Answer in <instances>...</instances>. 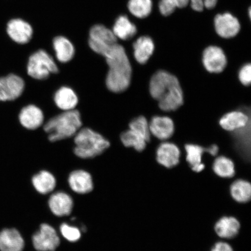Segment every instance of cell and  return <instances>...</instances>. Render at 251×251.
Returning <instances> with one entry per match:
<instances>
[{
    "instance_id": "1",
    "label": "cell",
    "mask_w": 251,
    "mask_h": 251,
    "mask_svg": "<svg viewBox=\"0 0 251 251\" xmlns=\"http://www.w3.org/2000/svg\"><path fill=\"white\" fill-rule=\"evenodd\" d=\"M150 92L162 111H175L183 105V93L177 78L164 71L157 72L151 79Z\"/></svg>"
},
{
    "instance_id": "2",
    "label": "cell",
    "mask_w": 251,
    "mask_h": 251,
    "mask_svg": "<svg viewBox=\"0 0 251 251\" xmlns=\"http://www.w3.org/2000/svg\"><path fill=\"white\" fill-rule=\"evenodd\" d=\"M103 56L109 67L106 86L115 93L124 92L129 87L131 76V65L124 47L116 43Z\"/></svg>"
},
{
    "instance_id": "3",
    "label": "cell",
    "mask_w": 251,
    "mask_h": 251,
    "mask_svg": "<svg viewBox=\"0 0 251 251\" xmlns=\"http://www.w3.org/2000/svg\"><path fill=\"white\" fill-rule=\"evenodd\" d=\"M81 125L79 112L73 109L65 111L50 119L44 128L49 134L50 141L55 142L73 136L80 129Z\"/></svg>"
},
{
    "instance_id": "4",
    "label": "cell",
    "mask_w": 251,
    "mask_h": 251,
    "mask_svg": "<svg viewBox=\"0 0 251 251\" xmlns=\"http://www.w3.org/2000/svg\"><path fill=\"white\" fill-rule=\"evenodd\" d=\"M75 143V154L83 159L93 158L101 154L110 146L107 140L89 128H84L78 131Z\"/></svg>"
},
{
    "instance_id": "5",
    "label": "cell",
    "mask_w": 251,
    "mask_h": 251,
    "mask_svg": "<svg viewBox=\"0 0 251 251\" xmlns=\"http://www.w3.org/2000/svg\"><path fill=\"white\" fill-rule=\"evenodd\" d=\"M58 68L54 59L45 50H40L30 56L27 73L37 80L46 79L50 74H56Z\"/></svg>"
},
{
    "instance_id": "6",
    "label": "cell",
    "mask_w": 251,
    "mask_h": 251,
    "mask_svg": "<svg viewBox=\"0 0 251 251\" xmlns=\"http://www.w3.org/2000/svg\"><path fill=\"white\" fill-rule=\"evenodd\" d=\"M116 43L117 38L112 30L102 25H96L91 28L89 44L90 48L97 54L104 56Z\"/></svg>"
},
{
    "instance_id": "7",
    "label": "cell",
    "mask_w": 251,
    "mask_h": 251,
    "mask_svg": "<svg viewBox=\"0 0 251 251\" xmlns=\"http://www.w3.org/2000/svg\"><path fill=\"white\" fill-rule=\"evenodd\" d=\"M33 244L37 251H54L60 244L55 229L48 224H42L33 236Z\"/></svg>"
},
{
    "instance_id": "8",
    "label": "cell",
    "mask_w": 251,
    "mask_h": 251,
    "mask_svg": "<svg viewBox=\"0 0 251 251\" xmlns=\"http://www.w3.org/2000/svg\"><path fill=\"white\" fill-rule=\"evenodd\" d=\"M24 81L17 75L11 74L0 77V101H13L21 96Z\"/></svg>"
},
{
    "instance_id": "9",
    "label": "cell",
    "mask_w": 251,
    "mask_h": 251,
    "mask_svg": "<svg viewBox=\"0 0 251 251\" xmlns=\"http://www.w3.org/2000/svg\"><path fill=\"white\" fill-rule=\"evenodd\" d=\"M214 25L216 32L219 36L225 39L235 37L239 33L241 29L239 21L228 12L216 15Z\"/></svg>"
},
{
    "instance_id": "10",
    "label": "cell",
    "mask_w": 251,
    "mask_h": 251,
    "mask_svg": "<svg viewBox=\"0 0 251 251\" xmlns=\"http://www.w3.org/2000/svg\"><path fill=\"white\" fill-rule=\"evenodd\" d=\"M202 62L206 70L211 73H221L227 65L226 56L217 46H209L204 50Z\"/></svg>"
},
{
    "instance_id": "11",
    "label": "cell",
    "mask_w": 251,
    "mask_h": 251,
    "mask_svg": "<svg viewBox=\"0 0 251 251\" xmlns=\"http://www.w3.org/2000/svg\"><path fill=\"white\" fill-rule=\"evenodd\" d=\"M7 33L14 42L24 45L32 38L33 30L31 25L20 18L12 19L7 25Z\"/></svg>"
},
{
    "instance_id": "12",
    "label": "cell",
    "mask_w": 251,
    "mask_h": 251,
    "mask_svg": "<svg viewBox=\"0 0 251 251\" xmlns=\"http://www.w3.org/2000/svg\"><path fill=\"white\" fill-rule=\"evenodd\" d=\"M156 154L157 162L166 168H174L180 161V150L175 144L162 143L157 149Z\"/></svg>"
},
{
    "instance_id": "13",
    "label": "cell",
    "mask_w": 251,
    "mask_h": 251,
    "mask_svg": "<svg viewBox=\"0 0 251 251\" xmlns=\"http://www.w3.org/2000/svg\"><path fill=\"white\" fill-rule=\"evenodd\" d=\"M24 246L23 238L16 229H4L0 233L1 251H23Z\"/></svg>"
},
{
    "instance_id": "14",
    "label": "cell",
    "mask_w": 251,
    "mask_h": 251,
    "mask_svg": "<svg viewBox=\"0 0 251 251\" xmlns=\"http://www.w3.org/2000/svg\"><path fill=\"white\" fill-rule=\"evenodd\" d=\"M151 134L161 140H166L174 133V122L166 117H153L149 124Z\"/></svg>"
},
{
    "instance_id": "15",
    "label": "cell",
    "mask_w": 251,
    "mask_h": 251,
    "mask_svg": "<svg viewBox=\"0 0 251 251\" xmlns=\"http://www.w3.org/2000/svg\"><path fill=\"white\" fill-rule=\"evenodd\" d=\"M49 205L55 215L64 216L70 215L73 209L74 202L72 198L67 193L58 192L50 197Z\"/></svg>"
},
{
    "instance_id": "16",
    "label": "cell",
    "mask_w": 251,
    "mask_h": 251,
    "mask_svg": "<svg viewBox=\"0 0 251 251\" xmlns=\"http://www.w3.org/2000/svg\"><path fill=\"white\" fill-rule=\"evenodd\" d=\"M20 123L27 129L34 130L43 123V113L39 108L33 105L25 106L19 116Z\"/></svg>"
},
{
    "instance_id": "17",
    "label": "cell",
    "mask_w": 251,
    "mask_h": 251,
    "mask_svg": "<svg viewBox=\"0 0 251 251\" xmlns=\"http://www.w3.org/2000/svg\"><path fill=\"white\" fill-rule=\"evenodd\" d=\"M250 115L246 112L233 111L227 113L219 121V124L224 129L235 131L244 128L251 124Z\"/></svg>"
},
{
    "instance_id": "18",
    "label": "cell",
    "mask_w": 251,
    "mask_h": 251,
    "mask_svg": "<svg viewBox=\"0 0 251 251\" xmlns=\"http://www.w3.org/2000/svg\"><path fill=\"white\" fill-rule=\"evenodd\" d=\"M72 190L78 194H87L93 189L92 176L89 173L78 170L71 173L68 179Z\"/></svg>"
},
{
    "instance_id": "19",
    "label": "cell",
    "mask_w": 251,
    "mask_h": 251,
    "mask_svg": "<svg viewBox=\"0 0 251 251\" xmlns=\"http://www.w3.org/2000/svg\"><path fill=\"white\" fill-rule=\"evenodd\" d=\"M214 229L218 237L231 239L239 233L240 223L232 216H224L216 223Z\"/></svg>"
},
{
    "instance_id": "20",
    "label": "cell",
    "mask_w": 251,
    "mask_h": 251,
    "mask_svg": "<svg viewBox=\"0 0 251 251\" xmlns=\"http://www.w3.org/2000/svg\"><path fill=\"white\" fill-rule=\"evenodd\" d=\"M134 56L140 64H145L153 54L155 46L149 36H141L133 44Z\"/></svg>"
},
{
    "instance_id": "21",
    "label": "cell",
    "mask_w": 251,
    "mask_h": 251,
    "mask_svg": "<svg viewBox=\"0 0 251 251\" xmlns=\"http://www.w3.org/2000/svg\"><path fill=\"white\" fill-rule=\"evenodd\" d=\"M185 150L187 153L186 161L192 171L196 173L203 171L205 165L202 162V156L204 153L207 152V148L196 144H187Z\"/></svg>"
},
{
    "instance_id": "22",
    "label": "cell",
    "mask_w": 251,
    "mask_h": 251,
    "mask_svg": "<svg viewBox=\"0 0 251 251\" xmlns=\"http://www.w3.org/2000/svg\"><path fill=\"white\" fill-rule=\"evenodd\" d=\"M112 31L117 39L127 40L136 35L137 27L127 16L121 15L116 20Z\"/></svg>"
},
{
    "instance_id": "23",
    "label": "cell",
    "mask_w": 251,
    "mask_h": 251,
    "mask_svg": "<svg viewBox=\"0 0 251 251\" xmlns=\"http://www.w3.org/2000/svg\"><path fill=\"white\" fill-rule=\"evenodd\" d=\"M54 101L59 108L68 111L76 107L78 98L76 93L71 88L63 87L56 92Z\"/></svg>"
},
{
    "instance_id": "24",
    "label": "cell",
    "mask_w": 251,
    "mask_h": 251,
    "mask_svg": "<svg viewBox=\"0 0 251 251\" xmlns=\"http://www.w3.org/2000/svg\"><path fill=\"white\" fill-rule=\"evenodd\" d=\"M56 58L59 62L66 63L70 61L75 55V48L70 40L63 36L56 37L53 40Z\"/></svg>"
},
{
    "instance_id": "25",
    "label": "cell",
    "mask_w": 251,
    "mask_h": 251,
    "mask_svg": "<svg viewBox=\"0 0 251 251\" xmlns=\"http://www.w3.org/2000/svg\"><path fill=\"white\" fill-rule=\"evenodd\" d=\"M32 183L39 193L46 194L54 190L56 186V180L51 173L43 171L34 176Z\"/></svg>"
},
{
    "instance_id": "26",
    "label": "cell",
    "mask_w": 251,
    "mask_h": 251,
    "mask_svg": "<svg viewBox=\"0 0 251 251\" xmlns=\"http://www.w3.org/2000/svg\"><path fill=\"white\" fill-rule=\"evenodd\" d=\"M230 195L238 203H247L251 198V185L249 181L239 179L233 182L230 187Z\"/></svg>"
},
{
    "instance_id": "27",
    "label": "cell",
    "mask_w": 251,
    "mask_h": 251,
    "mask_svg": "<svg viewBox=\"0 0 251 251\" xmlns=\"http://www.w3.org/2000/svg\"><path fill=\"white\" fill-rule=\"evenodd\" d=\"M212 168L215 174L222 178L233 177L235 173L233 162L224 156H219L215 160Z\"/></svg>"
},
{
    "instance_id": "28",
    "label": "cell",
    "mask_w": 251,
    "mask_h": 251,
    "mask_svg": "<svg viewBox=\"0 0 251 251\" xmlns=\"http://www.w3.org/2000/svg\"><path fill=\"white\" fill-rule=\"evenodd\" d=\"M127 8L134 17L145 18L152 11V0H128Z\"/></svg>"
},
{
    "instance_id": "29",
    "label": "cell",
    "mask_w": 251,
    "mask_h": 251,
    "mask_svg": "<svg viewBox=\"0 0 251 251\" xmlns=\"http://www.w3.org/2000/svg\"><path fill=\"white\" fill-rule=\"evenodd\" d=\"M121 141L125 147H133L137 151L141 152L146 149L147 141L140 135L129 129L121 134Z\"/></svg>"
},
{
    "instance_id": "30",
    "label": "cell",
    "mask_w": 251,
    "mask_h": 251,
    "mask_svg": "<svg viewBox=\"0 0 251 251\" xmlns=\"http://www.w3.org/2000/svg\"><path fill=\"white\" fill-rule=\"evenodd\" d=\"M250 125L251 124L240 130L233 131L238 141V148L243 153L244 158H247L248 155L250 156Z\"/></svg>"
},
{
    "instance_id": "31",
    "label": "cell",
    "mask_w": 251,
    "mask_h": 251,
    "mask_svg": "<svg viewBox=\"0 0 251 251\" xmlns=\"http://www.w3.org/2000/svg\"><path fill=\"white\" fill-rule=\"evenodd\" d=\"M189 0H160L159 9L160 13L165 17L174 13L176 9L186 7Z\"/></svg>"
},
{
    "instance_id": "32",
    "label": "cell",
    "mask_w": 251,
    "mask_h": 251,
    "mask_svg": "<svg viewBox=\"0 0 251 251\" xmlns=\"http://www.w3.org/2000/svg\"><path fill=\"white\" fill-rule=\"evenodd\" d=\"M130 129L140 135L149 142L151 139L149 124L144 117H139L133 119L129 125Z\"/></svg>"
},
{
    "instance_id": "33",
    "label": "cell",
    "mask_w": 251,
    "mask_h": 251,
    "mask_svg": "<svg viewBox=\"0 0 251 251\" xmlns=\"http://www.w3.org/2000/svg\"><path fill=\"white\" fill-rule=\"evenodd\" d=\"M60 230L63 237L71 242H76L80 238L81 232L76 227L63 224L61 226Z\"/></svg>"
},
{
    "instance_id": "34",
    "label": "cell",
    "mask_w": 251,
    "mask_h": 251,
    "mask_svg": "<svg viewBox=\"0 0 251 251\" xmlns=\"http://www.w3.org/2000/svg\"><path fill=\"white\" fill-rule=\"evenodd\" d=\"M241 83L244 86H249L251 81V65L247 64L241 68L238 75Z\"/></svg>"
},
{
    "instance_id": "35",
    "label": "cell",
    "mask_w": 251,
    "mask_h": 251,
    "mask_svg": "<svg viewBox=\"0 0 251 251\" xmlns=\"http://www.w3.org/2000/svg\"><path fill=\"white\" fill-rule=\"evenodd\" d=\"M211 251H234L230 244L225 242L215 244Z\"/></svg>"
},
{
    "instance_id": "36",
    "label": "cell",
    "mask_w": 251,
    "mask_h": 251,
    "mask_svg": "<svg viewBox=\"0 0 251 251\" xmlns=\"http://www.w3.org/2000/svg\"><path fill=\"white\" fill-rule=\"evenodd\" d=\"M191 7L193 10L197 12H201L203 10L204 0H189Z\"/></svg>"
},
{
    "instance_id": "37",
    "label": "cell",
    "mask_w": 251,
    "mask_h": 251,
    "mask_svg": "<svg viewBox=\"0 0 251 251\" xmlns=\"http://www.w3.org/2000/svg\"><path fill=\"white\" fill-rule=\"evenodd\" d=\"M218 0H204V7L211 9L216 7L217 4Z\"/></svg>"
},
{
    "instance_id": "38",
    "label": "cell",
    "mask_w": 251,
    "mask_h": 251,
    "mask_svg": "<svg viewBox=\"0 0 251 251\" xmlns=\"http://www.w3.org/2000/svg\"><path fill=\"white\" fill-rule=\"evenodd\" d=\"M218 152L219 147L215 145V144H213V145H212L208 147V148H207V152L212 156H216L218 154Z\"/></svg>"
},
{
    "instance_id": "39",
    "label": "cell",
    "mask_w": 251,
    "mask_h": 251,
    "mask_svg": "<svg viewBox=\"0 0 251 251\" xmlns=\"http://www.w3.org/2000/svg\"><path fill=\"white\" fill-rule=\"evenodd\" d=\"M249 17L251 18V8H249Z\"/></svg>"
}]
</instances>
